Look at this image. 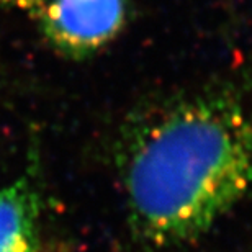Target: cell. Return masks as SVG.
I'll use <instances>...</instances> for the list:
<instances>
[{
	"mask_svg": "<svg viewBox=\"0 0 252 252\" xmlns=\"http://www.w3.org/2000/svg\"><path fill=\"white\" fill-rule=\"evenodd\" d=\"M46 0H0V3H5L8 7L15 8H22V10H30V8H36L38 5H43Z\"/></svg>",
	"mask_w": 252,
	"mask_h": 252,
	"instance_id": "cell-4",
	"label": "cell"
},
{
	"mask_svg": "<svg viewBox=\"0 0 252 252\" xmlns=\"http://www.w3.org/2000/svg\"><path fill=\"white\" fill-rule=\"evenodd\" d=\"M36 184L23 175L0 187V252H46Z\"/></svg>",
	"mask_w": 252,
	"mask_h": 252,
	"instance_id": "cell-3",
	"label": "cell"
},
{
	"mask_svg": "<svg viewBox=\"0 0 252 252\" xmlns=\"http://www.w3.org/2000/svg\"><path fill=\"white\" fill-rule=\"evenodd\" d=\"M39 15L43 36L65 58L102 51L126 23V0H48Z\"/></svg>",
	"mask_w": 252,
	"mask_h": 252,
	"instance_id": "cell-2",
	"label": "cell"
},
{
	"mask_svg": "<svg viewBox=\"0 0 252 252\" xmlns=\"http://www.w3.org/2000/svg\"><path fill=\"white\" fill-rule=\"evenodd\" d=\"M115 158L136 241L156 252L187 248L252 187V89L218 82L139 105Z\"/></svg>",
	"mask_w": 252,
	"mask_h": 252,
	"instance_id": "cell-1",
	"label": "cell"
}]
</instances>
